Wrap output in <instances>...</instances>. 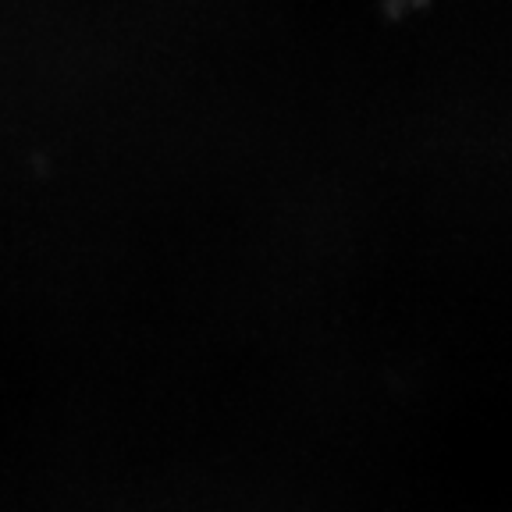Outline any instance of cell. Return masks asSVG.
I'll return each instance as SVG.
<instances>
[]
</instances>
